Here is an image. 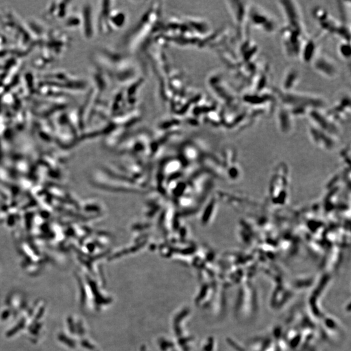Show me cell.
Masks as SVG:
<instances>
[{
  "label": "cell",
  "mask_w": 351,
  "mask_h": 351,
  "mask_svg": "<svg viewBox=\"0 0 351 351\" xmlns=\"http://www.w3.org/2000/svg\"><path fill=\"white\" fill-rule=\"evenodd\" d=\"M225 3L234 24L239 29H243L248 22L249 9L253 2L231 0L226 1Z\"/></svg>",
  "instance_id": "7"
},
{
  "label": "cell",
  "mask_w": 351,
  "mask_h": 351,
  "mask_svg": "<svg viewBox=\"0 0 351 351\" xmlns=\"http://www.w3.org/2000/svg\"><path fill=\"white\" fill-rule=\"evenodd\" d=\"M301 80V74L299 69L295 67H289L285 70L281 80L280 88L284 92L295 90Z\"/></svg>",
  "instance_id": "11"
},
{
  "label": "cell",
  "mask_w": 351,
  "mask_h": 351,
  "mask_svg": "<svg viewBox=\"0 0 351 351\" xmlns=\"http://www.w3.org/2000/svg\"><path fill=\"white\" fill-rule=\"evenodd\" d=\"M272 91L276 95L278 103L290 110L295 118L307 117L310 110L324 109L326 106V100L319 94L296 90L284 92L278 88H273Z\"/></svg>",
  "instance_id": "1"
},
{
  "label": "cell",
  "mask_w": 351,
  "mask_h": 351,
  "mask_svg": "<svg viewBox=\"0 0 351 351\" xmlns=\"http://www.w3.org/2000/svg\"><path fill=\"white\" fill-rule=\"evenodd\" d=\"M307 117L311 124L324 132L333 133L338 131V123L332 120L323 109L310 110Z\"/></svg>",
  "instance_id": "9"
},
{
  "label": "cell",
  "mask_w": 351,
  "mask_h": 351,
  "mask_svg": "<svg viewBox=\"0 0 351 351\" xmlns=\"http://www.w3.org/2000/svg\"><path fill=\"white\" fill-rule=\"evenodd\" d=\"M338 54L340 58L344 61H350L351 59V50L350 42L340 41L338 45Z\"/></svg>",
  "instance_id": "14"
},
{
  "label": "cell",
  "mask_w": 351,
  "mask_h": 351,
  "mask_svg": "<svg viewBox=\"0 0 351 351\" xmlns=\"http://www.w3.org/2000/svg\"><path fill=\"white\" fill-rule=\"evenodd\" d=\"M248 22L258 30L268 35L276 33L278 29L276 18L265 8L253 3L249 9Z\"/></svg>",
  "instance_id": "4"
},
{
  "label": "cell",
  "mask_w": 351,
  "mask_h": 351,
  "mask_svg": "<svg viewBox=\"0 0 351 351\" xmlns=\"http://www.w3.org/2000/svg\"><path fill=\"white\" fill-rule=\"evenodd\" d=\"M312 14L314 20L318 22L321 30L325 34L335 35L341 41H351L350 24L340 22L321 6L313 8Z\"/></svg>",
  "instance_id": "2"
},
{
  "label": "cell",
  "mask_w": 351,
  "mask_h": 351,
  "mask_svg": "<svg viewBox=\"0 0 351 351\" xmlns=\"http://www.w3.org/2000/svg\"><path fill=\"white\" fill-rule=\"evenodd\" d=\"M276 3L285 22V24L304 26L301 6L294 0H278Z\"/></svg>",
  "instance_id": "6"
},
{
  "label": "cell",
  "mask_w": 351,
  "mask_h": 351,
  "mask_svg": "<svg viewBox=\"0 0 351 351\" xmlns=\"http://www.w3.org/2000/svg\"><path fill=\"white\" fill-rule=\"evenodd\" d=\"M311 65L316 73L327 79H336L339 75L338 63L327 53L319 51Z\"/></svg>",
  "instance_id": "5"
},
{
  "label": "cell",
  "mask_w": 351,
  "mask_h": 351,
  "mask_svg": "<svg viewBox=\"0 0 351 351\" xmlns=\"http://www.w3.org/2000/svg\"><path fill=\"white\" fill-rule=\"evenodd\" d=\"M274 111L277 126L279 129L283 132H288L292 130L295 118L291 114L290 110L278 103Z\"/></svg>",
  "instance_id": "12"
},
{
  "label": "cell",
  "mask_w": 351,
  "mask_h": 351,
  "mask_svg": "<svg viewBox=\"0 0 351 351\" xmlns=\"http://www.w3.org/2000/svg\"><path fill=\"white\" fill-rule=\"evenodd\" d=\"M281 44L285 56L291 60L299 59L302 42L307 36L305 26L284 24L280 30Z\"/></svg>",
  "instance_id": "3"
},
{
  "label": "cell",
  "mask_w": 351,
  "mask_h": 351,
  "mask_svg": "<svg viewBox=\"0 0 351 351\" xmlns=\"http://www.w3.org/2000/svg\"><path fill=\"white\" fill-rule=\"evenodd\" d=\"M351 96L346 94L340 97L326 111L327 115L336 123L350 120L351 117Z\"/></svg>",
  "instance_id": "8"
},
{
  "label": "cell",
  "mask_w": 351,
  "mask_h": 351,
  "mask_svg": "<svg viewBox=\"0 0 351 351\" xmlns=\"http://www.w3.org/2000/svg\"><path fill=\"white\" fill-rule=\"evenodd\" d=\"M245 35L237 50L239 58L243 63L253 62L254 59L259 54V46L257 43L249 39Z\"/></svg>",
  "instance_id": "10"
},
{
  "label": "cell",
  "mask_w": 351,
  "mask_h": 351,
  "mask_svg": "<svg viewBox=\"0 0 351 351\" xmlns=\"http://www.w3.org/2000/svg\"><path fill=\"white\" fill-rule=\"evenodd\" d=\"M319 51L318 39L307 35L302 42L299 59L305 64H311Z\"/></svg>",
  "instance_id": "13"
}]
</instances>
